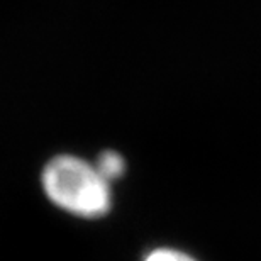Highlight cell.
I'll return each mask as SVG.
<instances>
[{"label": "cell", "mask_w": 261, "mask_h": 261, "mask_svg": "<svg viewBox=\"0 0 261 261\" xmlns=\"http://www.w3.org/2000/svg\"><path fill=\"white\" fill-rule=\"evenodd\" d=\"M44 194L56 207L73 216L95 219L111 211V181L98 173L97 166L76 156H56L41 175Z\"/></svg>", "instance_id": "6da1fadb"}, {"label": "cell", "mask_w": 261, "mask_h": 261, "mask_svg": "<svg viewBox=\"0 0 261 261\" xmlns=\"http://www.w3.org/2000/svg\"><path fill=\"white\" fill-rule=\"evenodd\" d=\"M143 261H197L194 256L173 248H158L146 254Z\"/></svg>", "instance_id": "3957f363"}, {"label": "cell", "mask_w": 261, "mask_h": 261, "mask_svg": "<svg viewBox=\"0 0 261 261\" xmlns=\"http://www.w3.org/2000/svg\"><path fill=\"white\" fill-rule=\"evenodd\" d=\"M95 166H97L98 173L107 181L119 178V176H122L124 171H126V161H124L122 156L116 153V151H103V153L98 156Z\"/></svg>", "instance_id": "7a4b0ae2"}]
</instances>
